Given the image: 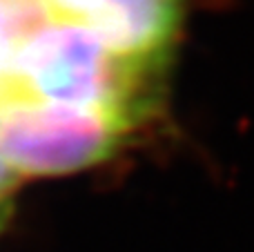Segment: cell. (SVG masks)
Here are the masks:
<instances>
[{
  "instance_id": "7a4b0ae2",
  "label": "cell",
  "mask_w": 254,
  "mask_h": 252,
  "mask_svg": "<svg viewBox=\"0 0 254 252\" xmlns=\"http://www.w3.org/2000/svg\"><path fill=\"white\" fill-rule=\"evenodd\" d=\"M136 129L98 110L13 98L0 105V159L18 177H63L112 159Z\"/></svg>"
},
{
  "instance_id": "6da1fadb",
  "label": "cell",
  "mask_w": 254,
  "mask_h": 252,
  "mask_svg": "<svg viewBox=\"0 0 254 252\" xmlns=\"http://www.w3.org/2000/svg\"><path fill=\"white\" fill-rule=\"evenodd\" d=\"M161 71L112 54L89 29L54 20L16 65L18 96L98 110L138 127L156 107Z\"/></svg>"
},
{
  "instance_id": "8992f818",
  "label": "cell",
  "mask_w": 254,
  "mask_h": 252,
  "mask_svg": "<svg viewBox=\"0 0 254 252\" xmlns=\"http://www.w3.org/2000/svg\"><path fill=\"white\" fill-rule=\"evenodd\" d=\"M7 214H9V201H4V203H0V226L4 223Z\"/></svg>"
},
{
  "instance_id": "5b68a950",
  "label": "cell",
  "mask_w": 254,
  "mask_h": 252,
  "mask_svg": "<svg viewBox=\"0 0 254 252\" xmlns=\"http://www.w3.org/2000/svg\"><path fill=\"white\" fill-rule=\"evenodd\" d=\"M18 183H20V177L0 159V203L9 201V194L16 190Z\"/></svg>"
},
{
  "instance_id": "3957f363",
  "label": "cell",
  "mask_w": 254,
  "mask_h": 252,
  "mask_svg": "<svg viewBox=\"0 0 254 252\" xmlns=\"http://www.w3.org/2000/svg\"><path fill=\"white\" fill-rule=\"evenodd\" d=\"M58 20L89 29L112 54L163 71L179 45L185 0H47Z\"/></svg>"
},
{
  "instance_id": "277c9868",
  "label": "cell",
  "mask_w": 254,
  "mask_h": 252,
  "mask_svg": "<svg viewBox=\"0 0 254 252\" xmlns=\"http://www.w3.org/2000/svg\"><path fill=\"white\" fill-rule=\"evenodd\" d=\"M54 20L47 0H0V105L18 98V61Z\"/></svg>"
}]
</instances>
